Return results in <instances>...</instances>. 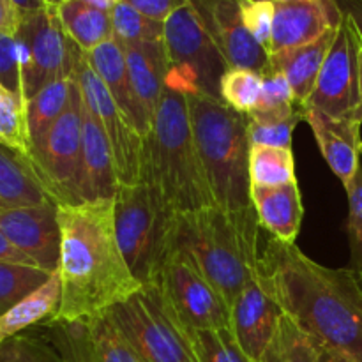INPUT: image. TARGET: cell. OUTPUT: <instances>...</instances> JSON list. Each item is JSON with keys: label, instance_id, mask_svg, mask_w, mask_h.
<instances>
[{"label": "cell", "instance_id": "6da1fadb", "mask_svg": "<svg viewBox=\"0 0 362 362\" xmlns=\"http://www.w3.org/2000/svg\"><path fill=\"white\" fill-rule=\"evenodd\" d=\"M260 276L279 304L322 346L362 362V279L352 267L331 269L297 244L271 239L260 253Z\"/></svg>", "mask_w": 362, "mask_h": 362}, {"label": "cell", "instance_id": "7a4b0ae2", "mask_svg": "<svg viewBox=\"0 0 362 362\" xmlns=\"http://www.w3.org/2000/svg\"><path fill=\"white\" fill-rule=\"evenodd\" d=\"M59 225L62 299L52 322L101 317L141 288L117 240L113 200L59 205Z\"/></svg>", "mask_w": 362, "mask_h": 362}, {"label": "cell", "instance_id": "3957f363", "mask_svg": "<svg viewBox=\"0 0 362 362\" xmlns=\"http://www.w3.org/2000/svg\"><path fill=\"white\" fill-rule=\"evenodd\" d=\"M258 228L255 207L226 211L212 205L177 216V247L194 262L230 310L260 264Z\"/></svg>", "mask_w": 362, "mask_h": 362}, {"label": "cell", "instance_id": "277c9868", "mask_svg": "<svg viewBox=\"0 0 362 362\" xmlns=\"http://www.w3.org/2000/svg\"><path fill=\"white\" fill-rule=\"evenodd\" d=\"M144 179L154 182L177 216L216 205L191 127L187 98L180 92L170 88L163 92L147 136Z\"/></svg>", "mask_w": 362, "mask_h": 362}, {"label": "cell", "instance_id": "5b68a950", "mask_svg": "<svg viewBox=\"0 0 362 362\" xmlns=\"http://www.w3.org/2000/svg\"><path fill=\"white\" fill-rule=\"evenodd\" d=\"M186 98L191 127L214 204L226 211L251 209V145L246 115L230 108L221 99L198 94Z\"/></svg>", "mask_w": 362, "mask_h": 362}, {"label": "cell", "instance_id": "8992f818", "mask_svg": "<svg viewBox=\"0 0 362 362\" xmlns=\"http://www.w3.org/2000/svg\"><path fill=\"white\" fill-rule=\"evenodd\" d=\"M115 233L120 251L141 286L154 285L170 255L177 250V214L154 182L119 184L113 197Z\"/></svg>", "mask_w": 362, "mask_h": 362}, {"label": "cell", "instance_id": "52a82bcc", "mask_svg": "<svg viewBox=\"0 0 362 362\" xmlns=\"http://www.w3.org/2000/svg\"><path fill=\"white\" fill-rule=\"evenodd\" d=\"M108 317L144 362H200L191 331L177 320L156 285L141 286Z\"/></svg>", "mask_w": 362, "mask_h": 362}, {"label": "cell", "instance_id": "ba28073f", "mask_svg": "<svg viewBox=\"0 0 362 362\" xmlns=\"http://www.w3.org/2000/svg\"><path fill=\"white\" fill-rule=\"evenodd\" d=\"M163 42L168 57L166 88L186 95L221 99L219 81L230 66L189 2L173 11L165 21Z\"/></svg>", "mask_w": 362, "mask_h": 362}, {"label": "cell", "instance_id": "9c48e42d", "mask_svg": "<svg viewBox=\"0 0 362 362\" xmlns=\"http://www.w3.org/2000/svg\"><path fill=\"white\" fill-rule=\"evenodd\" d=\"M81 112L83 94L78 81L74 80L66 112L53 124L42 140L32 145V165L57 205H80L87 202Z\"/></svg>", "mask_w": 362, "mask_h": 362}, {"label": "cell", "instance_id": "30bf717a", "mask_svg": "<svg viewBox=\"0 0 362 362\" xmlns=\"http://www.w3.org/2000/svg\"><path fill=\"white\" fill-rule=\"evenodd\" d=\"M14 37L20 53L23 99L27 103L46 85L73 76L78 60L83 55L66 34L52 6L21 14Z\"/></svg>", "mask_w": 362, "mask_h": 362}, {"label": "cell", "instance_id": "8fae6325", "mask_svg": "<svg viewBox=\"0 0 362 362\" xmlns=\"http://www.w3.org/2000/svg\"><path fill=\"white\" fill-rule=\"evenodd\" d=\"M154 285L177 320L189 331H221L232 327V315L226 300L179 247L170 255Z\"/></svg>", "mask_w": 362, "mask_h": 362}, {"label": "cell", "instance_id": "7c38bea8", "mask_svg": "<svg viewBox=\"0 0 362 362\" xmlns=\"http://www.w3.org/2000/svg\"><path fill=\"white\" fill-rule=\"evenodd\" d=\"M85 103L105 129L115 161L119 184H136L144 180L147 170V138L141 136L113 101L101 78L95 74L87 57H80L74 69Z\"/></svg>", "mask_w": 362, "mask_h": 362}, {"label": "cell", "instance_id": "4fadbf2b", "mask_svg": "<svg viewBox=\"0 0 362 362\" xmlns=\"http://www.w3.org/2000/svg\"><path fill=\"white\" fill-rule=\"evenodd\" d=\"M303 108L317 110L334 119L361 117L359 34L356 25L345 13L313 92Z\"/></svg>", "mask_w": 362, "mask_h": 362}, {"label": "cell", "instance_id": "5bb4252c", "mask_svg": "<svg viewBox=\"0 0 362 362\" xmlns=\"http://www.w3.org/2000/svg\"><path fill=\"white\" fill-rule=\"evenodd\" d=\"M48 339L62 362H144L108 313L80 322H45Z\"/></svg>", "mask_w": 362, "mask_h": 362}, {"label": "cell", "instance_id": "9a60e30c", "mask_svg": "<svg viewBox=\"0 0 362 362\" xmlns=\"http://www.w3.org/2000/svg\"><path fill=\"white\" fill-rule=\"evenodd\" d=\"M0 230L39 269L49 274L59 271L62 239L55 202L28 207H0Z\"/></svg>", "mask_w": 362, "mask_h": 362}, {"label": "cell", "instance_id": "2e32d148", "mask_svg": "<svg viewBox=\"0 0 362 362\" xmlns=\"http://www.w3.org/2000/svg\"><path fill=\"white\" fill-rule=\"evenodd\" d=\"M230 67L262 74L269 53L246 30L237 0H187Z\"/></svg>", "mask_w": 362, "mask_h": 362}, {"label": "cell", "instance_id": "e0dca14e", "mask_svg": "<svg viewBox=\"0 0 362 362\" xmlns=\"http://www.w3.org/2000/svg\"><path fill=\"white\" fill-rule=\"evenodd\" d=\"M230 315H232L230 331L235 336L240 349L255 362H260L283 315L279 304L264 285L260 264L257 271L247 278L243 292L239 293L230 310Z\"/></svg>", "mask_w": 362, "mask_h": 362}, {"label": "cell", "instance_id": "ac0fdd59", "mask_svg": "<svg viewBox=\"0 0 362 362\" xmlns=\"http://www.w3.org/2000/svg\"><path fill=\"white\" fill-rule=\"evenodd\" d=\"M274 4L269 55L310 45L338 27L343 20L338 0H288Z\"/></svg>", "mask_w": 362, "mask_h": 362}, {"label": "cell", "instance_id": "d6986e66", "mask_svg": "<svg viewBox=\"0 0 362 362\" xmlns=\"http://www.w3.org/2000/svg\"><path fill=\"white\" fill-rule=\"evenodd\" d=\"M303 120L310 124L318 148L332 173L341 180L343 186H350L362 166L361 117L334 119L317 110L303 108Z\"/></svg>", "mask_w": 362, "mask_h": 362}, {"label": "cell", "instance_id": "ffe728a7", "mask_svg": "<svg viewBox=\"0 0 362 362\" xmlns=\"http://www.w3.org/2000/svg\"><path fill=\"white\" fill-rule=\"evenodd\" d=\"M85 57H87L92 69L95 71V74L106 85L113 101L122 110L127 120L133 124V127L141 136L147 138L151 134L154 120L145 112L141 103L138 101L136 92H134L133 83H131L129 71H127L122 45L115 37H110L108 41L85 53Z\"/></svg>", "mask_w": 362, "mask_h": 362}, {"label": "cell", "instance_id": "44dd1931", "mask_svg": "<svg viewBox=\"0 0 362 362\" xmlns=\"http://www.w3.org/2000/svg\"><path fill=\"white\" fill-rule=\"evenodd\" d=\"M81 140H83L85 198L87 202L113 200L119 189L115 161L108 138L98 117L92 113L83 99L81 112Z\"/></svg>", "mask_w": 362, "mask_h": 362}, {"label": "cell", "instance_id": "7402d4cb", "mask_svg": "<svg viewBox=\"0 0 362 362\" xmlns=\"http://www.w3.org/2000/svg\"><path fill=\"white\" fill-rule=\"evenodd\" d=\"M303 194L299 184L260 187L251 186V204L257 212L260 228L267 230L271 237L286 244H296L303 225Z\"/></svg>", "mask_w": 362, "mask_h": 362}, {"label": "cell", "instance_id": "603a6c76", "mask_svg": "<svg viewBox=\"0 0 362 362\" xmlns=\"http://www.w3.org/2000/svg\"><path fill=\"white\" fill-rule=\"evenodd\" d=\"M131 83L138 101L154 120L166 88L168 57L163 41L122 45Z\"/></svg>", "mask_w": 362, "mask_h": 362}, {"label": "cell", "instance_id": "cb8c5ba5", "mask_svg": "<svg viewBox=\"0 0 362 362\" xmlns=\"http://www.w3.org/2000/svg\"><path fill=\"white\" fill-rule=\"evenodd\" d=\"M338 27L325 32L320 39L310 42V45L283 49V52L269 55V62L265 67H271V69H276L285 74L290 87H292L293 95H296L297 105L300 108L306 105L308 98L313 92L318 74H320L322 66H324L325 57H327L329 49H331L332 42H334Z\"/></svg>", "mask_w": 362, "mask_h": 362}, {"label": "cell", "instance_id": "d4e9b609", "mask_svg": "<svg viewBox=\"0 0 362 362\" xmlns=\"http://www.w3.org/2000/svg\"><path fill=\"white\" fill-rule=\"evenodd\" d=\"M53 202L30 158L0 141V207H28Z\"/></svg>", "mask_w": 362, "mask_h": 362}, {"label": "cell", "instance_id": "484cf974", "mask_svg": "<svg viewBox=\"0 0 362 362\" xmlns=\"http://www.w3.org/2000/svg\"><path fill=\"white\" fill-rule=\"evenodd\" d=\"M60 299H62V279L60 272L55 271L45 285L0 315V343L23 334L27 329L37 327L52 320L59 311Z\"/></svg>", "mask_w": 362, "mask_h": 362}, {"label": "cell", "instance_id": "4316f807", "mask_svg": "<svg viewBox=\"0 0 362 362\" xmlns=\"http://www.w3.org/2000/svg\"><path fill=\"white\" fill-rule=\"evenodd\" d=\"M60 25L83 53L113 37L110 13L85 0H66L55 7Z\"/></svg>", "mask_w": 362, "mask_h": 362}, {"label": "cell", "instance_id": "83f0119b", "mask_svg": "<svg viewBox=\"0 0 362 362\" xmlns=\"http://www.w3.org/2000/svg\"><path fill=\"white\" fill-rule=\"evenodd\" d=\"M320 352V343L283 313L260 362H318Z\"/></svg>", "mask_w": 362, "mask_h": 362}, {"label": "cell", "instance_id": "f1b7e54d", "mask_svg": "<svg viewBox=\"0 0 362 362\" xmlns=\"http://www.w3.org/2000/svg\"><path fill=\"white\" fill-rule=\"evenodd\" d=\"M74 85V74L69 78H62L53 83L46 85L27 103V120L28 134L32 145L45 138V134L52 129L53 124L66 112L71 99V90Z\"/></svg>", "mask_w": 362, "mask_h": 362}, {"label": "cell", "instance_id": "f546056e", "mask_svg": "<svg viewBox=\"0 0 362 362\" xmlns=\"http://www.w3.org/2000/svg\"><path fill=\"white\" fill-rule=\"evenodd\" d=\"M246 119L250 145L292 148V134L303 120V108L299 106L286 112H264L255 108Z\"/></svg>", "mask_w": 362, "mask_h": 362}, {"label": "cell", "instance_id": "4dcf8cb0", "mask_svg": "<svg viewBox=\"0 0 362 362\" xmlns=\"http://www.w3.org/2000/svg\"><path fill=\"white\" fill-rule=\"evenodd\" d=\"M251 186L276 187L297 182L296 159L292 148L251 145L250 147Z\"/></svg>", "mask_w": 362, "mask_h": 362}, {"label": "cell", "instance_id": "1f68e13d", "mask_svg": "<svg viewBox=\"0 0 362 362\" xmlns=\"http://www.w3.org/2000/svg\"><path fill=\"white\" fill-rule=\"evenodd\" d=\"M0 141L13 151L30 158L27 101L16 92L0 85Z\"/></svg>", "mask_w": 362, "mask_h": 362}, {"label": "cell", "instance_id": "d6a6232c", "mask_svg": "<svg viewBox=\"0 0 362 362\" xmlns=\"http://www.w3.org/2000/svg\"><path fill=\"white\" fill-rule=\"evenodd\" d=\"M262 87L264 80L260 73L244 67H230L219 81V98L230 108L247 115L260 105Z\"/></svg>", "mask_w": 362, "mask_h": 362}, {"label": "cell", "instance_id": "836d02e7", "mask_svg": "<svg viewBox=\"0 0 362 362\" xmlns=\"http://www.w3.org/2000/svg\"><path fill=\"white\" fill-rule=\"evenodd\" d=\"M113 37L120 45L154 42L165 37V21L152 20L127 4L119 2L110 13Z\"/></svg>", "mask_w": 362, "mask_h": 362}, {"label": "cell", "instance_id": "e575fe53", "mask_svg": "<svg viewBox=\"0 0 362 362\" xmlns=\"http://www.w3.org/2000/svg\"><path fill=\"white\" fill-rule=\"evenodd\" d=\"M49 276L39 267L0 262V315L45 285Z\"/></svg>", "mask_w": 362, "mask_h": 362}, {"label": "cell", "instance_id": "d590c367", "mask_svg": "<svg viewBox=\"0 0 362 362\" xmlns=\"http://www.w3.org/2000/svg\"><path fill=\"white\" fill-rule=\"evenodd\" d=\"M200 362H255L246 356L230 329L191 331Z\"/></svg>", "mask_w": 362, "mask_h": 362}, {"label": "cell", "instance_id": "8d00e7d4", "mask_svg": "<svg viewBox=\"0 0 362 362\" xmlns=\"http://www.w3.org/2000/svg\"><path fill=\"white\" fill-rule=\"evenodd\" d=\"M0 362H62L48 339L18 334L0 343Z\"/></svg>", "mask_w": 362, "mask_h": 362}, {"label": "cell", "instance_id": "74e56055", "mask_svg": "<svg viewBox=\"0 0 362 362\" xmlns=\"http://www.w3.org/2000/svg\"><path fill=\"white\" fill-rule=\"evenodd\" d=\"M240 18L251 37L269 53L274 23V0H237Z\"/></svg>", "mask_w": 362, "mask_h": 362}, {"label": "cell", "instance_id": "f35d334b", "mask_svg": "<svg viewBox=\"0 0 362 362\" xmlns=\"http://www.w3.org/2000/svg\"><path fill=\"white\" fill-rule=\"evenodd\" d=\"M262 80H264V87H262L260 105L257 106L258 110H264V112H286V110L299 108L285 74L271 69V67H265L262 71Z\"/></svg>", "mask_w": 362, "mask_h": 362}, {"label": "cell", "instance_id": "ab89813d", "mask_svg": "<svg viewBox=\"0 0 362 362\" xmlns=\"http://www.w3.org/2000/svg\"><path fill=\"white\" fill-rule=\"evenodd\" d=\"M345 189L349 194L346 232H349L350 253H352V269L362 274V166Z\"/></svg>", "mask_w": 362, "mask_h": 362}, {"label": "cell", "instance_id": "60d3db41", "mask_svg": "<svg viewBox=\"0 0 362 362\" xmlns=\"http://www.w3.org/2000/svg\"><path fill=\"white\" fill-rule=\"evenodd\" d=\"M0 85L23 98L18 42L14 34L7 32H0Z\"/></svg>", "mask_w": 362, "mask_h": 362}, {"label": "cell", "instance_id": "b9f144b4", "mask_svg": "<svg viewBox=\"0 0 362 362\" xmlns=\"http://www.w3.org/2000/svg\"><path fill=\"white\" fill-rule=\"evenodd\" d=\"M120 2L127 4V6L140 11L141 14L152 18V20L166 21L170 14L179 9L180 6H184L187 0H120Z\"/></svg>", "mask_w": 362, "mask_h": 362}, {"label": "cell", "instance_id": "7bdbcfd3", "mask_svg": "<svg viewBox=\"0 0 362 362\" xmlns=\"http://www.w3.org/2000/svg\"><path fill=\"white\" fill-rule=\"evenodd\" d=\"M0 262L6 264H20V265H30V267H37L35 262L30 257L18 250L13 243L6 237V233L0 230Z\"/></svg>", "mask_w": 362, "mask_h": 362}, {"label": "cell", "instance_id": "ee69618b", "mask_svg": "<svg viewBox=\"0 0 362 362\" xmlns=\"http://www.w3.org/2000/svg\"><path fill=\"white\" fill-rule=\"evenodd\" d=\"M21 20V11L13 0H0V32L16 34V28Z\"/></svg>", "mask_w": 362, "mask_h": 362}, {"label": "cell", "instance_id": "f6af8a7d", "mask_svg": "<svg viewBox=\"0 0 362 362\" xmlns=\"http://www.w3.org/2000/svg\"><path fill=\"white\" fill-rule=\"evenodd\" d=\"M343 13L352 20L362 39V0H338Z\"/></svg>", "mask_w": 362, "mask_h": 362}, {"label": "cell", "instance_id": "bcb514c9", "mask_svg": "<svg viewBox=\"0 0 362 362\" xmlns=\"http://www.w3.org/2000/svg\"><path fill=\"white\" fill-rule=\"evenodd\" d=\"M318 362H352V361H350L349 357L343 356V354L334 352V350L325 349V346H322L320 359H318Z\"/></svg>", "mask_w": 362, "mask_h": 362}, {"label": "cell", "instance_id": "7dc6e473", "mask_svg": "<svg viewBox=\"0 0 362 362\" xmlns=\"http://www.w3.org/2000/svg\"><path fill=\"white\" fill-rule=\"evenodd\" d=\"M13 2L16 4L18 9L21 11V14L32 13V11H37V9H42V7H45L42 0H13Z\"/></svg>", "mask_w": 362, "mask_h": 362}, {"label": "cell", "instance_id": "c3c4849f", "mask_svg": "<svg viewBox=\"0 0 362 362\" xmlns=\"http://www.w3.org/2000/svg\"><path fill=\"white\" fill-rule=\"evenodd\" d=\"M85 2L92 4L94 7H98V9L101 11H106V13H112V9L120 2V0H85Z\"/></svg>", "mask_w": 362, "mask_h": 362}, {"label": "cell", "instance_id": "681fc988", "mask_svg": "<svg viewBox=\"0 0 362 362\" xmlns=\"http://www.w3.org/2000/svg\"><path fill=\"white\" fill-rule=\"evenodd\" d=\"M359 34V32H357ZM359 113L362 119V39L359 35Z\"/></svg>", "mask_w": 362, "mask_h": 362}, {"label": "cell", "instance_id": "f907efd6", "mask_svg": "<svg viewBox=\"0 0 362 362\" xmlns=\"http://www.w3.org/2000/svg\"><path fill=\"white\" fill-rule=\"evenodd\" d=\"M62 2H66V0H42V4H45V6H52V7H57L59 4H62Z\"/></svg>", "mask_w": 362, "mask_h": 362}, {"label": "cell", "instance_id": "816d5d0a", "mask_svg": "<svg viewBox=\"0 0 362 362\" xmlns=\"http://www.w3.org/2000/svg\"><path fill=\"white\" fill-rule=\"evenodd\" d=\"M274 2H288V0H274Z\"/></svg>", "mask_w": 362, "mask_h": 362}, {"label": "cell", "instance_id": "f5cc1de1", "mask_svg": "<svg viewBox=\"0 0 362 362\" xmlns=\"http://www.w3.org/2000/svg\"><path fill=\"white\" fill-rule=\"evenodd\" d=\"M359 276H361V279H362V274H361V272H359Z\"/></svg>", "mask_w": 362, "mask_h": 362}, {"label": "cell", "instance_id": "db71d44e", "mask_svg": "<svg viewBox=\"0 0 362 362\" xmlns=\"http://www.w3.org/2000/svg\"><path fill=\"white\" fill-rule=\"evenodd\" d=\"M361 158H362V151H361Z\"/></svg>", "mask_w": 362, "mask_h": 362}]
</instances>
